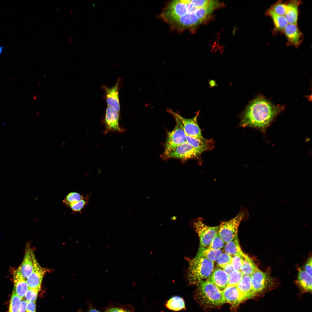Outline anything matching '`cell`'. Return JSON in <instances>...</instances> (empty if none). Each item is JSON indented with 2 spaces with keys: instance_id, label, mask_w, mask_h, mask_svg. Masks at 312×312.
<instances>
[{
  "instance_id": "obj_1",
  "label": "cell",
  "mask_w": 312,
  "mask_h": 312,
  "mask_svg": "<svg viewBox=\"0 0 312 312\" xmlns=\"http://www.w3.org/2000/svg\"><path fill=\"white\" fill-rule=\"evenodd\" d=\"M283 105H275L260 95L248 105L242 114L240 125L265 131L277 116L285 109Z\"/></svg>"
},
{
  "instance_id": "obj_2",
  "label": "cell",
  "mask_w": 312,
  "mask_h": 312,
  "mask_svg": "<svg viewBox=\"0 0 312 312\" xmlns=\"http://www.w3.org/2000/svg\"><path fill=\"white\" fill-rule=\"evenodd\" d=\"M196 285L197 299L204 307L213 308L226 303L222 291L208 281L201 280Z\"/></svg>"
},
{
  "instance_id": "obj_3",
  "label": "cell",
  "mask_w": 312,
  "mask_h": 312,
  "mask_svg": "<svg viewBox=\"0 0 312 312\" xmlns=\"http://www.w3.org/2000/svg\"><path fill=\"white\" fill-rule=\"evenodd\" d=\"M213 267V262L205 258L196 256L189 263L187 274L189 282L196 285L200 281L208 278Z\"/></svg>"
},
{
  "instance_id": "obj_4",
  "label": "cell",
  "mask_w": 312,
  "mask_h": 312,
  "mask_svg": "<svg viewBox=\"0 0 312 312\" xmlns=\"http://www.w3.org/2000/svg\"><path fill=\"white\" fill-rule=\"evenodd\" d=\"M248 212L245 209L240 211L231 219L222 222L219 226L218 233L225 243L238 236V227L241 221L247 217Z\"/></svg>"
},
{
  "instance_id": "obj_5",
  "label": "cell",
  "mask_w": 312,
  "mask_h": 312,
  "mask_svg": "<svg viewBox=\"0 0 312 312\" xmlns=\"http://www.w3.org/2000/svg\"><path fill=\"white\" fill-rule=\"evenodd\" d=\"M191 224L198 235L200 246L208 248L212 240L218 233L219 226H210L204 223L201 217L192 219Z\"/></svg>"
},
{
  "instance_id": "obj_6",
  "label": "cell",
  "mask_w": 312,
  "mask_h": 312,
  "mask_svg": "<svg viewBox=\"0 0 312 312\" xmlns=\"http://www.w3.org/2000/svg\"><path fill=\"white\" fill-rule=\"evenodd\" d=\"M174 117L176 121V125L172 131L167 132L164 151L162 155L163 158L179 145L186 141V134L181 123L177 117Z\"/></svg>"
},
{
  "instance_id": "obj_7",
  "label": "cell",
  "mask_w": 312,
  "mask_h": 312,
  "mask_svg": "<svg viewBox=\"0 0 312 312\" xmlns=\"http://www.w3.org/2000/svg\"><path fill=\"white\" fill-rule=\"evenodd\" d=\"M167 111L179 120L186 134L201 140H205L202 135L201 129L197 121L199 111L197 112L194 117L190 118H187L182 116L178 112H173L171 109H167Z\"/></svg>"
},
{
  "instance_id": "obj_8",
  "label": "cell",
  "mask_w": 312,
  "mask_h": 312,
  "mask_svg": "<svg viewBox=\"0 0 312 312\" xmlns=\"http://www.w3.org/2000/svg\"><path fill=\"white\" fill-rule=\"evenodd\" d=\"M202 152L185 141L178 146L163 158L164 159L177 158L185 161L198 157Z\"/></svg>"
},
{
  "instance_id": "obj_9",
  "label": "cell",
  "mask_w": 312,
  "mask_h": 312,
  "mask_svg": "<svg viewBox=\"0 0 312 312\" xmlns=\"http://www.w3.org/2000/svg\"><path fill=\"white\" fill-rule=\"evenodd\" d=\"M120 113L113 108L107 106L103 121L104 134L111 132L121 133L125 131L126 129L120 127L119 124Z\"/></svg>"
},
{
  "instance_id": "obj_10",
  "label": "cell",
  "mask_w": 312,
  "mask_h": 312,
  "mask_svg": "<svg viewBox=\"0 0 312 312\" xmlns=\"http://www.w3.org/2000/svg\"><path fill=\"white\" fill-rule=\"evenodd\" d=\"M252 287L255 296L268 288L272 282V278L268 272L258 269L250 276Z\"/></svg>"
},
{
  "instance_id": "obj_11",
  "label": "cell",
  "mask_w": 312,
  "mask_h": 312,
  "mask_svg": "<svg viewBox=\"0 0 312 312\" xmlns=\"http://www.w3.org/2000/svg\"><path fill=\"white\" fill-rule=\"evenodd\" d=\"M187 13L185 0H175L168 4L163 16L164 18L171 23L178 17Z\"/></svg>"
},
{
  "instance_id": "obj_12",
  "label": "cell",
  "mask_w": 312,
  "mask_h": 312,
  "mask_svg": "<svg viewBox=\"0 0 312 312\" xmlns=\"http://www.w3.org/2000/svg\"><path fill=\"white\" fill-rule=\"evenodd\" d=\"M47 271V269L42 267L36 259L33 272L27 279L28 288L39 291L43 277Z\"/></svg>"
},
{
  "instance_id": "obj_13",
  "label": "cell",
  "mask_w": 312,
  "mask_h": 312,
  "mask_svg": "<svg viewBox=\"0 0 312 312\" xmlns=\"http://www.w3.org/2000/svg\"><path fill=\"white\" fill-rule=\"evenodd\" d=\"M120 79H118L115 84L111 88H108L105 85L102 86L104 90L105 97L107 106L113 108L120 113V103L119 96V90Z\"/></svg>"
},
{
  "instance_id": "obj_14",
  "label": "cell",
  "mask_w": 312,
  "mask_h": 312,
  "mask_svg": "<svg viewBox=\"0 0 312 312\" xmlns=\"http://www.w3.org/2000/svg\"><path fill=\"white\" fill-rule=\"evenodd\" d=\"M36 259L32 250L29 245L27 244L26 246L23 261L17 269L25 279H27L33 272Z\"/></svg>"
},
{
  "instance_id": "obj_15",
  "label": "cell",
  "mask_w": 312,
  "mask_h": 312,
  "mask_svg": "<svg viewBox=\"0 0 312 312\" xmlns=\"http://www.w3.org/2000/svg\"><path fill=\"white\" fill-rule=\"evenodd\" d=\"M283 32L287 39V45L298 48L302 42L304 37L297 25L288 24Z\"/></svg>"
},
{
  "instance_id": "obj_16",
  "label": "cell",
  "mask_w": 312,
  "mask_h": 312,
  "mask_svg": "<svg viewBox=\"0 0 312 312\" xmlns=\"http://www.w3.org/2000/svg\"><path fill=\"white\" fill-rule=\"evenodd\" d=\"M179 29L193 28L202 23L195 13H187L171 22Z\"/></svg>"
},
{
  "instance_id": "obj_17",
  "label": "cell",
  "mask_w": 312,
  "mask_h": 312,
  "mask_svg": "<svg viewBox=\"0 0 312 312\" xmlns=\"http://www.w3.org/2000/svg\"><path fill=\"white\" fill-rule=\"evenodd\" d=\"M229 275L222 269L216 268L213 270L207 280L215 285L220 291H223L228 286Z\"/></svg>"
},
{
  "instance_id": "obj_18",
  "label": "cell",
  "mask_w": 312,
  "mask_h": 312,
  "mask_svg": "<svg viewBox=\"0 0 312 312\" xmlns=\"http://www.w3.org/2000/svg\"><path fill=\"white\" fill-rule=\"evenodd\" d=\"M222 292L226 303L233 307L238 306L244 301L237 286H227Z\"/></svg>"
},
{
  "instance_id": "obj_19",
  "label": "cell",
  "mask_w": 312,
  "mask_h": 312,
  "mask_svg": "<svg viewBox=\"0 0 312 312\" xmlns=\"http://www.w3.org/2000/svg\"><path fill=\"white\" fill-rule=\"evenodd\" d=\"M237 287L244 301L255 296L250 276L243 275Z\"/></svg>"
},
{
  "instance_id": "obj_20",
  "label": "cell",
  "mask_w": 312,
  "mask_h": 312,
  "mask_svg": "<svg viewBox=\"0 0 312 312\" xmlns=\"http://www.w3.org/2000/svg\"><path fill=\"white\" fill-rule=\"evenodd\" d=\"M14 289L17 294L22 299L24 297L28 289L26 280L17 269L14 271L13 274Z\"/></svg>"
},
{
  "instance_id": "obj_21",
  "label": "cell",
  "mask_w": 312,
  "mask_h": 312,
  "mask_svg": "<svg viewBox=\"0 0 312 312\" xmlns=\"http://www.w3.org/2000/svg\"><path fill=\"white\" fill-rule=\"evenodd\" d=\"M300 1L293 0L286 2L287 8L284 16L288 24L297 25L298 15V8Z\"/></svg>"
},
{
  "instance_id": "obj_22",
  "label": "cell",
  "mask_w": 312,
  "mask_h": 312,
  "mask_svg": "<svg viewBox=\"0 0 312 312\" xmlns=\"http://www.w3.org/2000/svg\"><path fill=\"white\" fill-rule=\"evenodd\" d=\"M297 283L303 291L311 292L312 277L303 268H298Z\"/></svg>"
},
{
  "instance_id": "obj_23",
  "label": "cell",
  "mask_w": 312,
  "mask_h": 312,
  "mask_svg": "<svg viewBox=\"0 0 312 312\" xmlns=\"http://www.w3.org/2000/svg\"><path fill=\"white\" fill-rule=\"evenodd\" d=\"M224 250L225 252L231 257L237 255L242 257L245 255L241 248L238 236L226 243Z\"/></svg>"
},
{
  "instance_id": "obj_24",
  "label": "cell",
  "mask_w": 312,
  "mask_h": 312,
  "mask_svg": "<svg viewBox=\"0 0 312 312\" xmlns=\"http://www.w3.org/2000/svg\"><path fill=\"white\" fill-rule=\"evenodd\" d=\"M222 252L221 249H213L199 246L196 256L205 258L214 262Z\"/></svg>"
},
{
  "instance_id": "obj_25",
  "label": "cell",
  "mask_w": 312,
  "mask_h": 312,
  "mask_svg": "<svg viewBox=\"0 0 312 312\" xmlns=\"http://www.w3.org/2000/svg\"><path fill=\"white\" fill-rule=\"evenodd\" d=\"M266 14L272 19L274 26L275 31L283 32L288 24L284 16L276 14L270 9L266 11Z\"/></svg>"
},
{
  "instance_id": "obj_26",
  "label": "cell",
  "mask_w": 312,
  "mask_h": 312,
  "mask_svg": "<svg viewBox=\"0 0 312 312\" xmlns=\"http://www.w3.org/2000/svg\"><path fill=\"white\" fill-rule=\"evenodd\" d=\"M241 258L242 265L240 271L243 275L250 276L259 269L252 259L247 255L245 254Z\"/></svg>"
},
{
  "instance_id": "obj_27",
  "label": "cell",
  "mask_w": 312,
  "mask_h": 312,
  "mask_svg": "<svg viewBox=\"0 0 312 312\" xmlns=\"http://www.w3.org/2000/svg\"><path fill=\"white\" fill-rule=\"evenodd\" d=\"M186 141L194 148L203 152L210 148V142H209L210 141H206L205 139L201 140L186 134Z\"/></svg>"
},
{
  "instance_id": "obj_28",
  "label": "cell",
  "mask_w": 312,
  "mask_h": 312,
  "mask_svg": "<svg viewBox=\"0 0 312 312\" xmlns=\"http://www.w3.org/2000/svg\"><path fill=\"white\" fill-rule=\"evenodd\" d=\"M166 305L167 307L169 309L176 311L185 308L183 300L178 296H174L170 298L167 302Z\"/></svg>"
},
{
  "instance_id": "obj_29",
  "label": "cell",
  "mask_w": 312,
  "mask_h": 312,
  "mask_svg": "<svg viewBox=\"0 0 312 312\" xmlns=\"http://www.w3.org/2000/svg\"><path fill=\"white\" fill-rule=\"evenodd\" d=\"M22 299L13 290L10 300L9 312H18Z\"/></svg>"
},
{
  "instance_id": "obj_30",
  "label": "cell",
  "mask_w": 312,
  "mask_h": 312,
  "mask_svg": "<svg viewBox=\"0 0 312 312\" xmlns=\"http://www.w3.org/2000/svg\"><path fill=\"white\" fill-rule=\"evenodd\" d=\"M243 276L240 271L234 270L229 275L228 286H237Z\"/></svg>"
},
{
  "instance_id": "obj_31",
  "label": "cell",
  "mask_w": 312,
  "mask_h": 312,
  "mask_svg": "<svg viewBox=\"0 0 312 312\" xmlns=\"http://www.w3.org/2000/svg\"><path fill=\"white\" fill-rule=\"evenodd\" d=\"M83 198L82 196L77 192H71L67 195L63 200V202L69 207L71 205L79 201Z\"/></svg>"
},
{
  "instance_id": "obj_32",
  "label": "cell",
  "mask_w": 312,
  "mask_h": 312,
  "mask_svg": "<svg viewBox=\"0 0 312 312\" xmlns=\"http://www.w3.org/2000/svg\"><path fill=\"white\" fill-rule=\"evenodd\" d=\"M286 2L284 3L282 1H279L272 5L270 9L276 14L284 16L287 10Z\"/></svg>"
},
{
  "instance_id": "obj_33",
  "label": "cell",
  "mask_w": 312,
  "mask_h": 312,
  "mask_svg": "<svg viewBox=\"0 0 312 312\" xmlns=\"http://www.w3.org/2000/svg\"><path fill=\"white\" fill-rule=\"evenodd\" d=\"M232 257L225 252H222L216 261L218 266L223 268L231 263Z\"/></svg>"
},
{
  "instance_id": "obj_34",
  "label": "cell",
  "mask_w": 312,
  "mask_h": 312,
  "mask_svg": "<svg viewBox=\"0 0 312 312\" xmlns=\"http://www.w3.org/2000/svg\"><path fill=\"white\" fill-rule=\"evenodd\" d=\"M225 242L218 234H217L211 242L209 248L221 249L224 246Z\"/></svg>"
},
{
  "instance_id": "obj_35",
  "label": "cell",
  "mask_w": 312,
  "mask_h": 312,
  "mask_svg": "<svg viewBox=\"0 0 312 312\" xmlns=\"http://www.w3.org/2000/svg\"><path fill=\"white\" fill-rule=\"evenodd\" d=\"M39 291L28 288L25 296V300L27 302H36Z\"/></svg>"
},
{
  "instance_id": "obj_36",
  "label": "cell",
  "mask_w": 312,
  "mask_h": 312,
  "mask_svg": "<svg viewBox=\"0 0 312 312\" xmlns=\"http://www.w3.org/2000/svg\"><path fill=\"white\" fill-rule=\"evenodd\" d=\"M86 203V201L83 198L79 201L70 205L69 207L74 212H80Z\"/></svg>"
},
{
  "instance_id": "obj_37",
  "label": "cell",
  "mask_w": 312,
  "mask_h": 312,
  "mask_svg": "<svg viewBox=\"0 0 312 312\" xmlns=\"http://www.w3.org/2000/svg\"><path fill=\"white\" fill-rule=\"evenodd\" d=\"M232 257L231 263L234 270L240 271L242 265L241 257L237 255L233 256Z\"/></svg>"
},
{
  "instance_id": "obj_38",
  "label": "cell",
  "mask_w": 312,
  "mask_h": 312,
  "mask_svg": "<svg viewBox=\"0 0 312 312\" xmlns=\"http://www.w3.org/2000/svg\"><path fill=\"white\" fill-rule=\"evenodd\" d=\"M312 257H310L306 263L304 269L310 276L312 277Z\"/></svg>"
},
{
  "instance_id": "obj_39",
  "label": "cell",
  "mask_w": 312,
  "mask_h": 312,
  "mask_svg": "<svg viewBox=\"0 0 312 312\" xmlns=\"http://www.w3.org/2000/svg\"><path fill=\"white\" fill-rule=\"evenodd\" d=\"M26 312H36V302H27Z\"/></svg>"
},
{
  "instance_id": "obj_40",
  "label": "cell",
  "mask_w": 312,
  "mask_h": 312,
  "mask_svg": "<svg viewBox=\"0 0 312 312\" xmlns=\"http://www.w3.org/2000/svg\"><path fill=\"white\" fill-rule=\"evenodd\" d=\"M105 312H131L130 311L121 308L112 307L107 309Z\"/></svg>"
},
{
  "instance_id": "obj_41",
  "label": "cell",
  "mask_w": 312,
  "mask_h": 312,
  "mask_svg": "<svg viewBox=\"0 0 312 312\" xmlns=\"http://www.w3.org/2000/svg\"><path fill=\"white\" fill-rule=\"evenodd\" d=\"M27 303L25 300L22 301L18 312H25Z\"/></svg>"
},
{
  "instance_id": "obj_42",
  "label": "cell",
  "mask_w": 312,
  "mask_h": 312,
  "mask_svg": "<svg viewBox=\"0 0 312 312\" xmlns=\"http://www.w3.org/2000/svg\"><path fill=\"white\" fill-rule=\"evenodd\" d=\"M222 270L226 272L228 275L234 270L231 263H229L226 265Z\"/></svg>"
},
{
  "instance_id": "obj_43",
  "label": "cell",
  "mask_w": 312,
  "mask_h": 312,
  "mask_svg": "<svg viewBox=\"0 0 312 312\" xmlns=\"http://www.w3.org/2000/svg\"><path fill=\"white\" fill-rule=\"evenodd\" d=\"M89 312H101L96 309H92L90 310Z\"/></svg>"
},
{
  "instance_id": "obj_44",
  "label": "cell",
  "mask_w": 312,
  "mask_h": 312,
  "mask_svg": "<svg viewBox=\"0 0 312 312\" xmlns=\"http://www.w3.org/2000/svg\"><path fill=\"white\" fill-rule=\"evenodd\" d=\"M5 48V47H4L0 46V55L2 53L3 49Z\"/></svg>"
}]
</instances>
